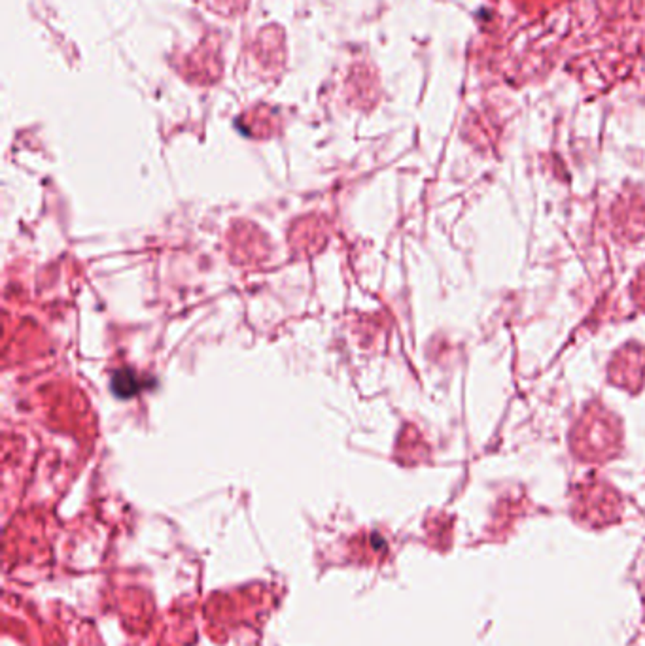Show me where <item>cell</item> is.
Returning a JSON list of instances; mask_svg holds the SVG:
<instances>
[{"mask_svg":"<svg viewBox=\"0 0 645 646\" xmlns=\"http://www.w3.org/2000/svg\"><path fill=\"white\" fill-rule=\"evenodd\" d=\"M133 384H136V378L133 376V372H129V370H121V372H118V374L112 378V391L118 395V397L125 399V391H127L125 388H129L131 397V395L138 389V386H133Z\"/></svg>","mask_w":645,"mask_h":646,"instance_id":"cell-1","label":"cell"}]
</instances>
